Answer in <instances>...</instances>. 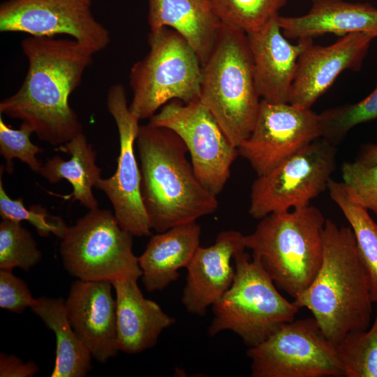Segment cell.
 I'll list each match as a JSON object with an SVG mask.
<instances>
[{"instance_id":"cell-32","label":"cell","mask_w":377,"mask_h":377,"mask_svg":"<svg viewBox=\"0 0 377 377\" xmlns=\"http://www.w3.org/2000/svg\"><path fill=\"white\" fill-rule=\"evenodd\" d=\"M341 172L342 183L350 198L377 216V163L346 162Z\"/></svg>"},{"instance_id":"cell-7","label":"cell","mask_w":377,"mask_h":377,"mask_svg":"<svg viewBox=\"0 0 377 377\" xmlns=\"http://www.w3.org/2000/svg\"><path fill=\"white\" fill-rule=\"evenodd\" d=\"M148 44V54L130 73L129 109L139 120L151 117L171 100L189 103L200 98L201 63L186 39L165 27L151 30Z\"/></svg>"},{"instance_id":"cell-20","label":"cell","mask_w":377,"mask_h":377,"mask_svg":"<svg viewBox=\"0 0 377 377\" xmlns=\"http://www.w3.org/2000/svg\"><path fill=\"white\" fill-rule=\"evenodd\" d=\"M278 22L288 39H313L326 34L341 37L357 32L371 33L377 37V8L369 3L312 0L306 14L279 15Z\"/></svg>"},{"instance_id":"cell-11","label":"cell","mask_w":377,"mask_h":377,"mask_svg":"<svg viewBox=\"0 0 377 377\" xmlns=\"http://www.w3.org/2000/svg\"><path fill=\"white\" fill-rule=\"evenodd\" d=\"M149 124L177 133L188 149L201 184L215 196L223 191L232 164L239 156L238 149L200 101L184 103L171 100L149 118Z\"/></svg>"},{"instance_id":"cell-33","label":"cell","mask_w":377,"mask_h":377,"mask_svg":"<svg viewBox=\"0 0 377 377\" xmlns=\"http://www.w3.org/2000/svg\"><path fill=\"white\" fill-rule=\"evenodd\" d=\"M34 298L27 285L15 276L12 269H0V307L16 313H22L31 307Z\"/></svg>"},{"instance_id":"cell-2","label":"cell","mask_w":377,"mask_h":377,"mask_svg":"<svg viewBox=\"0 0 377 377\" xmlns=\"http://www.w3.org/2000/svg\"><path fill=\"white\" fill-rule=\"evenodd\" d=\"M140 162V190L151 228L163 232L213 214L216 196L196 177L188 149L173 131L149 123L135 142Z\"/></svg>"},{"instance_id":"cell-9","label":"cell","mask_w":377,"mask_h":377,"mask_svg":"<svg viewBox=\"0 0 377 377\" xmlns=\"http://www.w3.org/2000/svg\"><path fill=\"white\" fill-rule=\"evenodd\" d=\"M337 153V146L320 138L257 176L251 188L250 215L260 220L311 205L327 188L336 169Z\"/></svg>"},{"instance_id":"cell-13","label":"cell","mask_w":377,"mask_h":377,"mask_svg":"<svg viewBox=\"0 0 377 377\" xmlns=\"http://www.w3.org/2000/svg\"><path fill=\"white\" fill-rule=\"evenodd\" d=\"M320 138V115L311 108L261 99L252 131L237 149L261 176Z\"/></svg>"},{"instance_id":"cell-21","label":"cell","mask_w":377,"mask_h":377,"mask_svg":"<svg viewBox=\"0 0 377 377\" xmlns=\"http://www.w3.org/2000/svg\"><path fill=\"white\" fill-rule=\"evenodd\" d=\"M201 228L196 221L174 226L153 235L138 257L142 282L148 292L163 290L187 267L200 246Z\"/></svg>"},{"instance_id":"cell-15","label":"cell","mask_w":377,"mask_h":377,"mask_svg":"<svg viewBox=\"0 0 377 377\" xmlns=\"http://www.w3.org/2000/svg\"><path fill=\"white\" fill-rule=\"evenodd\" d=\"M374 35L357 32L321 46L311 43L299 57L288 103L311 108L346 70L360 71Z\"/></svg>"},{"instance_id":"cell-34","label":"cell","mask_w":377,"mask_h":377,"mask_svg":"<svg viewBox=\"0 0 377 377\" xmlns=\"http://www.w3.org/2000/svg\"><path fill=\"white\" fill-rule=\"evenodd\" d=\"M38 365L32 361L24 363L14 355L0 353L1 377H31L39 371Z\"/></svg>"},{"instance_id":"cell-35","label":"cell","mask_w":377,"mask_h":377,"mask_svg":"<svg viewBox=\"0 0 377 377\" xmlns=\"http://www.w3.org/2000/svg\"><path fill=\"white\" fill-rule=\"evenodd\" d=\"M357 160L367 165L377 163V144L366 145Z\"/></svg>"},{"instance_id":"cell-10","label":"cell","mask_w":377,"mask_h":377,"mask_svg":"<svg viewBox=\"0 0 377 377\" xmlns=\"http://www.w3.org/2000/svg\"><path fill=\"white\" fill-rule=\"evenodd\" d=\"M252 377L344 376L337 345L316 319L294 320L258 345L249 348Z\"/></svg>"},{"instance_id":"cell-14","label":"cell","mask_w":377,"mask_h":377,"mask_svg":"<svg viewBox=\"0 0 377 377\" xmlns=\"http://www.w3.org/2000/svg\"><path fill=\"white\" fill-rule=\"evenodd\" d=\"M0 31L33 36L66 34L94 54L110 43L108 30L80 0H8L0 6Z\"/></svg>"},{"instance_id":"cell-31","label":"cell","mask_w":377,"mask_h":377,"mask_svg":"<svg viewBox=\"0 0 377 377\" xmlns=\"http://www.w3.org/2000/svg\"><path fill=\"white\" fill-rule=\"evenodd\" d=\"M33 129L22 123L19 129H13L0 117V154L6 160V169L8 174L14 170L13 158L20 159L34 172L40 174L43 163L36 157L43 149L34 144L30 135Z\"/></svg>"},{"instance_id":"cell-3","label":"cell","mask_w":377,"mask_h":377,"mask_svg":"<svg viewBox=\"0 0 377 377\" xmlns=\"http://www.w3.org/2000/svg\"><path fill=\"white\" fill-rule=\"evenodd\" d=\"M323 249L316 277L293 302L299 309H308L325 335L337 345L347 333L369 328L373 302L351 228L326 219Z\"/></svg>"},{"instance_id":"cell-26","label":"cell","mask_w":377,"mask_h":377,"mask_svg":"<svg viewBox=\"0 0 377 377\" xmlns=\"http://www.w3.org/2000/svg\"><path fill=\"white\" fill-rule=\"evenodd\" d=\"M221 23L246 34L258 30L279 10L287 0H209Z\"/></svg>"},{"instance_id":"cell-16","label":"cell","mask_w":377,"mask_h":377,"mask_svg":"<svg viewBox=\"0 0 377 377\" xmlns=\"http://www.w3.org/2000/svg\"><path fill=\"white\" fill-rule=\"evenodd\" d=\"M112 283L77 279L65 301L67 316L73 330L93 358L105 363L115 357L117 306Z\"/></svg>"},{"instance_id":"cell-25","label":"cell","mask_w":377,"mask_h":377,"mask_svg":"<svg viewBox=\"0 0 377 377\" xmlns=\"http://www.w3.org/2000/svg\"><path fill=\"white\" fill-rule=\"evenodd\" d=\"M327 189L331 199L341 210L354 233L368 276L371 300L377 303V223L367 209L350 198L342 182L331 179Z\"/></svg>"},{"instance_id":"cell-5","label":"cell","mask_w":377,"mask_h":377,"mask_svg":"<svg viewBox=\"0 0 377 377\" xmlns=\"http://www.w3.org/2000/svg\"><path fill=\"white\" fill-rule=\"evenodd\" d=\"M325 221L311 205L272 213L244 236V244L278 289L295 299L312 283L320 267Z\"/></svg>"},{"instance_id":"cell-22","label":"cell","mask_w":377,"mask_h":377,"mask_svg":"<svg viewBox=\"0 0 377 377\" xmlns=\"http://www.w3.org/2000/svg\"><path fill=\"white\" fill-rule=\"evenodd\" d=\"M151 30L170 27L196 52L202 64L214 44L221 25L209 0H149Z\"/></svg>"},{"instance_id":"cell-4","label":"cell","mask_w":377,"mask_h":377,"mask_svg":"<svg viewBox=\"0 0 377 377\" xmlns=\"http://www.w3.org/2000/svg\"><path fill=\"white\" fill-rule=\"evenodd\" d=\"M199 101L233 146L238 148L249 136L261 98L243 31L221 23L212 49L201 64Z\"/></svg>"},{"instance_id":"cell-30","label":"cell","mask_w":377,"mask_h":377,"mask_svg":"<svg viewBox=\"0 0 377 377\" xmlns=\"http://www.w3.org/2000/svg\"><path fill=\"white\" fill-rule=\"evenodd\" d=\"M2 166L0 173V215L2 219L26 221L33 226L40 237H48L51 234L61 239L68 226L58 216L48 213L46 208L40 205H34L28 209L25 207L22 198L12 199L6 193L2 179Z\"/></svg>"},{"instance_id":"cell-18","label":"cell","mask_w":377,"mask_h":377,"mask_svg":"<svg viewBox=\"0 0 377 377\" xmlns=\"http://www.w3.org/2000/svg\"><path fill=\"white\" fill-rule=\"evenodd\" d=\"M244 235L236 230L220 232L215 242L199 246L187 266L182 302L190 313L202 316L230 287L235 276V256L246 246Z\"/></svg>"},{"instance_id":"cell-8","label":"cell","mask_w":377,"mask_h":377,"mask_svg":"<svg viewBox=\"0 0 377 377\" xmlns=\"http://www.w3.org/2000/svg\"><path fill=\"white\" fill-rule=\"evenodd\" d=\"M133 235L108 209H90L68 226L59 253L66 271L77 279L112 283L139 279L142 270L133 251Z\"/></svg>"},{"instance_id":"cell-28","label":"cell","mask_w":377,"mask_h":377,"mask_svg":"<svg viewBox=\"0 0 377 377\" xmlns=\"http://www.w3.org/2000/svg\"><path fill=\"white\" fill-rule=\"evenodd\" d=\"M321 138L337 146L355 126L377 119V83L362 101L331 108L319 114Z\"/></svg>"},{"instance_id":"cell-12","label":"cell","mask_w":377,"mask_h":377,"mask_svg":"<svg viewBox=\"0 0 377 377\" xmlns=\"http://www.w3.org/2000/svg\"><path fill=\"white\" fill-rule=\"evenodd\" d=\"M107 107L117 127L119 154L114 175L101 178L95 188L108 197L124 230L133 236H150L152 228L142 200L140 169L135 154L140 120L129 109L122 84L109 89Z\"/></svg>"},{"instance_id":"cell-27","label":"cell","mask_w":377,"mask_h":377,"mask_svg":"<svg viewBox=\"0 0 377 377\" xmlns=\"http://www.w3.org/2000/svg\"><path fill=\"white\" fill-rule=\"evenodd\" d=\"M347 377H377V314L370 329L352 331L337 345Z\"/></svg>"},{"instance_id":"cell-23","label":"cell","mask_w":377,"mask_h":377,"mask_svg":"<svg viewBox=\"0 0 377 377\" xmlns=\"http://www.w3.org/2000/svg\"><path fill=\"white\" fill-rule=\"evenodd\" d=\"M59 150L71 154L68 160L59 156L49 158L43 164L40 175L50 184L67 180L73 186V201L89 210L98 208L93 187L101 179V169L96 165V151L82 133L59 147Z\"/></svg>"},{"instance_id":"cell-6","label":"cell","mask_w":377,"mask_h":377,"mask_svg":"<svg viewBox=\"0 0 377 377\" xmlns=\"http://www.w3.org/2000/svg\"><path fill=\"white\" fill-rule=\"evenodd\" d=\"M233 260V282L212 306L208 334L230 330L251 348L294 320L299 309L283 297L257 258L243 251Z\"/></svg>"},{"instance_id":"cell-29","label":"cell","mask_w":377,"mask_h":377,"mask_svg":"<svg viewBox=\"0 0 377 377\" xmlns=\"http://www.w3.org/2000/svg\"><path fill=\"white\" fill-rule=\"evenodd\" d=\"M41 251L21 222L2 219L0 223V269L18 267L28 271L38 264Z\"/></svg>"},{"instance_id":"cell-24","label":"cell","mask_w":377,"mask_h":377,"mask_svg":"<svg viewBox=\"0 0 377 377\" xmlns=\"http://www.w3.org/2000/svg\"><path fill=\"white\" fill-rule=\"evenodd\" d=\"M30 309L56 336V359L51 376H86L92 368V356L70 323L65 301L39 297Z\"/></svg>"},{"instance_id":"cell-19","label":"cell","mask_w":377,"mask_h":377,"mask_svg":"<svg viewBox=\"0 0 377 377\" xmlns=\"http://www.w3.org/2000/svg\"><path fill=\"white\" fill-rule=\"evenodd\" d=\"M138 279L129 277L112 283L116 293L117 348L129 354L154 347L161 332L175 323L156 302L143 296Z\"/></svg>"},{"instance_id":"cell-17","label":"cell","mask_w":377,"mask_h":377,"mask_svg":"<svg viewBox=\"0 0 377 377\" xmlns=\"http://www.w3.org/2000/svg\"><path fill=\"white\" fill-rule=\"evenodd\" d=\"M279 14L258 30L247 33L255 81L261 99L272 103H288L300 56L311 38L291 43L283 35Z\"/></svg>"},{"instance_id":"cell-36","label":"cell","mask_w":377,"mask_h":377,"mask_svg":"<svg viewBox=\"0 0 377 377\" xmlns=\"http://www.w3.org/2000/svg\"><path fill=\"white\" fill-rule=\"evenodd\" d=\"M80 1H83L84 3H87L89 4V5L91 4V0H80Z\"/></svg>"},{"instance_id":"cell-1","label":"cell","mask_w":377,"mask_h":377,"mask_svg":"<svg viewBox=\"0 0 377 377\" xmlns=\"http://www.w3.org/2000/svg\"><path fill=\"white\" fill-rule=\"evenodd\" d=\"M29 61L21 87L0 103V113L27 124L38 138L60 146L82 133L71 94L94 54L75 40L33 36L22 42Z\"/></svg>"}]
</instances>
